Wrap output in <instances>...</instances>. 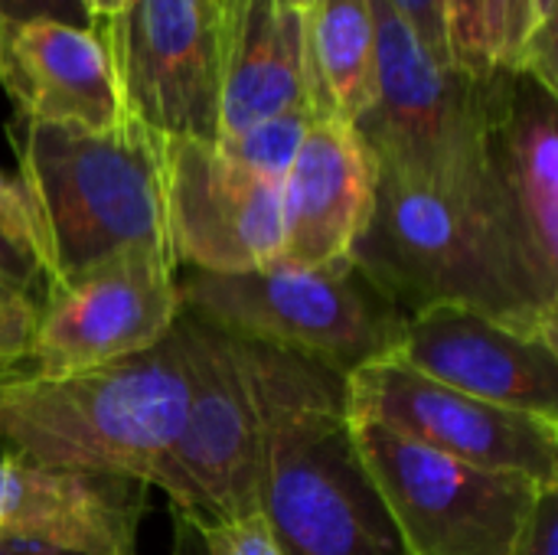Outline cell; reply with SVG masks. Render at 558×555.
<instances>
[{
	"instance_id": "1",
	"label": "cell",
	"mask_w": 558,
	"mask_h": 555,
	"mask_svg": "<svg viewBox=\"0 0 558 555\" xmlns=\"http://www.w3.org/2000/svg\"><path fill=\"white\" fill-rule=\"evenodd\" d=\"M173 327L186 363V412L150 487H160L196 530L255 517L271 422L291 406L347 389V379L190 311H180Z\"/></svg>"
},
{
	"instance_id": "2",
	"label": "cell",
	"mask_w": 558,
	"mask_h": 555,
	"mask_svg": "<svg viewBox=\"0 0 558 555\" xmlns=\"http://www.w3.org/2000/svg\"><path fill=\"white\" fill-rule=\"evenodd\" d=\"M350 258L405 314L461 304L558 343V298L510 245L494 190L451 196L376 177L373 213Z\"/></svg>"
},
{
	"instance_id": "3",
	"label": "cell",
	"mask_w": 558,
	"mask_h": 555,
	"mask_svg": "<svg viewBox=\"0 0 558 555\" xmlns=\"http://www.w3.org/2000/svg\"><path fill=\"white\" fill-rule=\"evenodd\" d=\"M186 412L177 327L150 350L62 376L29 366L0 386V448L39 468L150 487Z\"/></svg>"
},
{
	"instance_id": "4",
	"label": "cell",
	"mask_w": 558,
	"mask_h": 555,
	"mask_svg": "<svg viewBox=\"0 0 558 555\" xmlns=\"http://www.w3.org/2000/svg\"><path fill=\"white\" fill-rule=\"evenodd\" d=\"M16 183L46 285L137 245H167L163 137L131 114L111 131L23 121Z\"/></svg>"
},
{
	"instance_id": "5",
	"label": "cell",
	"mask_w": 558,
	"mask_h": 555,
	"mask_svg": "<svg viewBox=\"0 0 558 555\" xmlns=\"http://www.w3.org/2000/svg\"><path fill=\"white\" fill-rule=\"evenodd\" d=\"M376 13V98L353 124L376 177L471 196L490 190V134L507 79H471L438 62L386 0Z\"/></svg>"
},
{
	"instance_id": "6",
	"label": "cell",
	"mask_w": 558,
	"mask_h": 555,
	"mask_svg": "<svg viewBox=\"0 0 558 555\" xmlns=\"http://www.w3.org/2000/svg\"><path fill=\"white\" fill-rule=\"evenodd\" d=\"M183 311L255 343L304 357L343 379L399 353L409 314L356 265H268L258 272L180 278Z\"/></svg>"
},
{
	"instance_id": "7",
	"label": "cell",
	"mask_w": 558,
	"mask_h": 555,
	"mask_svg": "<svg viewBox=\"0 0 558 555\" xmlns=\"http://www.w3.org/2000/svg\"><path fill=\"white\" fill-rule=\"evenodd\" d=\"M255 517L281 555H409L360 455L347 389L291 406L271 422Z\"/></svg>"
},
{
	"instance_id": "8",
	"label": "cell",
	"mask_w": 558,
	"mask_h": 555,
	"mask_svg": "<svg viewBox=\"0 0 558 555\" xmlns=\"http://www.w3.org/2000/svg\"><path fill=\"white\" fill-rule=\"evenodd\" d=\"M350 422L409 555L517 553L546 487L454 461L369 419Z\"/></svg>"
},
{
	"instance_id": "9",
	"label": "cell",
	"mask_w": 558,
	"mask_h": 555,
	"mask_svg": "<svg viewBox=\"0 0 558 555\" xmlns=\"http://www.w3.org/2000/svg\"><path fill=\"white\" fill-rule=\"evenodd\" d=\"M229 23L232 0H128L98 23L124 114L160 137L216 144Z\"/></svg>"
},
{
	"instance_id": "10",
	"label": "cell",
	"mask_w": 558,
	"mask_h": 555,
	"mask_svg": "<svg viewBox=\"0 0 558 555\" xmlns=\"http://www.w3.org/2000/svg\"><path fill=\"white\" fill-rule=\"evenodd\" d=\"M180 265L167 245H137L46 285L26 366L43 376L95 370L157 347L177 324Z\"/></svg>"
},
{
	"instance_id": "11",
	"label": "cell",
	"mask_w": 558,
	"mask_h": 555,
	"mask_svg": "<svg viewBox=\"0 0 558 555\" xmlns=\"http://www.w3.org/2000/svg\"><path fill=\"white\" fill-rule=\"evenodd\" d=\"M347 412L454 461L558 487V422L441 386L396 357L347 379Z\"/></svg>"
},
{
	"instance_id": "12",
	"label": "cell",
	"mask_w": 558,
	"mask_h": 555,
	"mask_svg": "<svg viewBox=\"0 0 558 555\" xmlns=\"http://www.w3.org/2000/svg\"><path fill=\"white\" fill-rule=\"evenodd\" d=\"M163 236L193 272L268 268L281 255V183L245 173L216 144L163 137Z\"/></svg>"
},
{
	"instance_id": "13",
	"label": "cell",
	"mask_w": 558,
	"mask_h": 555,
	"mask_svg": "<svg viewBox=\"0 0 558 555\" xmlns=\"http://www.w3.org/2000/svg\"><path fill=\"white\" fill-rule=\"evenodd\" d=\"M396 360L474 399L558 422V343L474 307L432 304L409 314Z\"/></svg>"
},
{
	"instance_id": "14",
	"label": "cell",
	"mask_w": 558,
	"mask_h": 555,
	"mask_svg": "<svg viewBox=\"0 0 558 555\" xmlns=\"http://www.w3.org/2000/svg\"><path fill=\"white\" fill-rule=\"evenodd\" d=\"M490 190L500 226L530 268L558 298V92L513 72L490 134Z\"/></svg>"
},
{
	"instance_id": "15",
	"label": "cell",
	"mask_w": 558,
	"mask_h": 555,
	"mask_svg": "<svg viewBox=\"0 0 558 555\" xmlns=\"http://www.w3.org/2000/svg\"><path fill=\"white\" fill-rule=\"evenodd\" d=\"M141 517L144 484L137 481L39 468L0 455V540L88 555H137Z\"/></svg>"
},
{
	"instance_id": "16",
	"label": "cell",
	"mask_w": 558,
	"mask_h": 555,
	"mask_svg": "<svg viewBox=\"0 0 558 555\" xmlns=\"http://www.w3.org/2000/svg\"><path fill=\"white\" fill-rule=\"evenodd\" d=\"M376 200V167L343 121L314 118L281 180V265L350 262Z\"/></svg>"
},
{
	"instance_id": "17",
	"label": "cell",
	"mask_w": 558,
	"mask_h": 555,
	"mask_svg": "<svg viewBox=\"0 0 558 555\" xmlns=\"http://www.w3.org/2000/svg\"><path fill=\"white\" fill-rule=\"evenodd\" d=\"M0 82L23 121L111 131L128 118L111 52L95 26L56 20L10 26Z\"/></svg>"
},
{
	"instance_id": "18",
	"label": "cell",
	"mask_w": 558,
	"mask_h": 555,
	"mask_svg": "<svg viewBox=\"0 0 558 555\" xmlns=\"http://www.w3.org/2000/svg\"><path fill=\"white\" fill-rule=\"evenodd\" d=\"M291 111L314 114L304 13L281 7L278 0H232L219 137H232L252 124Z\"/></svg>"
},
{
	"instance_id": "19",
	"label": "cell",
	"mask_w": 558,
	"mask_h": 555,
	"mask_svg": "<svg viewBox=\"0 0 558 555\" xmlns=\"http://www.w3.org/2000/svg\"><path fill=\"white\" fill-rule=\"evenodd\" d=\"M304 52L314 118L353 128L376 98L373 0H311L304 10Z\"/></svg>"
},
{
	"instance_id": "20",
	"label": "cell",
	"mask_w": 558,
	"mask_h": 555,
	"mask_svg": "<svg viewBox=\"0 0 558 555\" xmlns=\"http://www.w3.org/2000/svg\"><path fill=\"white\" fill-rule=\"evenodd\" d=\"M539 29L556 26L539 23L536 0H445L448 56L471 79L520 72Z\"/></svg>"
},
{
	"instance_id": "21",
	"label": "cell",
	"mask_w": 558,
	"mask_h": 555,
	"mask_svg": "<svg viewBox=\"0 0 558 555\" xmlns=\"http://www.w3.org/2000/svg\"><path fill=\"white\" fill-rule=\"evenodd\" d=\"M314 114L311 111H291V114H278L268 118L262 124H252L232 137H219L216 147L219 154H226L235 167H242L245 173H255L262 180L281 183L307 128H311Z\"/></svg>"
},
{
	"instance_id": "22",
	"label": "cell",
	"mask_w": 558,
	"mask_h": 555,
	"mask_svg": "<svg viewBox=\"0 0 558 555\" xmlns=\"http://www.w3.org/2000/svg\"><path fill=\"white\" fill-rule=\"evenodd\" d=\"M39 281L43 268L33 249L29 219L0 206V291L33 301V288Z\"/></svg>"
},
{
	"instance_id": "23",
	"label": "cell",
	"mask_w": 558,
	"mask_h": 555,
	"mask_svg": "<svg viewBox=\"0 0 558 555\" xmlns=\"http://www.w3.org/2000/svg\"><path fill=\"white\" fill-rule=\"evenodd\" d=\"M196 533L203 536L206 555H281L258 517L199 527Z\"/></svg>"
},
{
	"instance_id": "24",
	"label": "cell",
	"mask_w": 558,
	"mask_h": 555,
	"mask_svg": "<svg viewBox=\"0 0 558 555\" xmlns=\"http://www.w3.org/2000/svg\"><path fill=\"white\" fill-rule=\"evenodd\" d=\"M386 3L438 62L451 65L448 36H445V0H386Z\"/></svg>"
},
{
	"instance_id": "25",
	"label": "cell",
	"mask_w": 558,
	"mask_h": 555,
	"mask_svg": "<svg viewBox=\"0 0 558 555\" xmlns=\"http://www.w3.org/2000/svg\"><path fill=\"white\" fill-rule=\"evenodd\" d=\"M0 16L10 26L36 23V20H56L69 26H88V16L78 0H0Z\"/></svg>"
},
{
	"instance_id": "26",
	"label": "cell",
	"mask_w": 558,
	"mask_h": 555,
	"mask_svg": "<svg viewBox=\"0 0 558 555\" xmlns=\"http://www.w3.org/2000/svg\"><path fill=\"white\" fill-rule=\"evenodd\" d=\"M513 555H558V491H546Z\"/></svg>"
},
{
	"instance_id": "27",
	"label": "cell",
	"mask_w": 558,
	"mask_h": 555,
	"mask_svg": "<svg viewBox=\"0 0 558 555\" xmlns=\"http://www.w3.org/2000/svg\"><path fill=\"white\" fill-rule=\"evenodd\" d=\"M78 3H82V10L88 16V26L108 23V20H114L128 7V0H78Z\"/></svg>"
},
{
	"instance_id": "28",
	"label": "cell",
	"mask_w": 558,
	"mask_h": 555,
	"mask_svg": "<svg viewBox=\"0 0 558 555\" xmlns=\"http://www.w3.org/2000/svg\"><path fill=\"white\" fill-rule=\"evenodd\" d=\"M0 206H7V209H13V213H20V216H26V219H29V213H26V200H23V190H20V183H16V180H10L7 173H0Z\"/></svg>"
},
{
	"instance_id": "29",
	"label": "cell",
	"mask_w": 558,
	"mask_h": 555,
	"mask_svg": "<svg viewBox=\"0 0 558 555\" xmlns=\"http://www.w3.org/2000/svg\"><path fill=\"white\" fill-rule=\"evenodd\" d=\"M536 13H539V23L543 26H556L558 0H536Z\"/></svg>"
},
{
	"instance_id": "30",
	"label": "cell",
	"mask_w": 558,
	"mask_h": 555,
	"mask_svg": "<svg viewBox=\"0 0 558 555\" xmlns=\"http://www.w3.org/2000/svg\"><path fill=\"white\" fill-rule=\"evenodd\" d=\"M20 555H88V553H75V550H49V546H29V543H23V546H20Z\"/></svg>"
},
{
	"instance_id": "31",
	"label": "cell",
	"mask_w": 558,
	"mask_h": 555,
	"mask_svg": "<svg viewBox=\"0 0 558 555\" xmlns=\"http://www.w3.org/2000/svg\"><path fill=\"white\" fill-rule=\"evenodd\" d=\"M20 370H26V363H0V386H3L10 376H16Z\"/></svg>"
},
{
	"instance_id": "32",
	"label": "cell",
	"mask_w": 558,
	"mask_h": 555,
	"mask_svg": "<svg viewBox=\"0 0 558 555\" xmlns=\"http://www.w3.org/2000/svg\"><path fill=\"white\" fill-rule=\"evenodd\" d=\"M23 543H13V540H0V555H20Z\"/></svg>"
},
{
	"instance_id": "33",
	"label": "cell",
	"mask_w": 558,
	"mask_h": 555,
	"mask_svg": "<svg viewBox=\"0 0 558 555\" xmlns=\"http://www.w3.org/2000/svg\"><path fill=\"white\" fill-rule=\"evenodd\" d=\"M278 3H281V7H288V10H301V13L311 7V0H278Z\"/></svg>"
},
{
	"instance_id": "34",
	"label": "cell",
	"mask_w": 558,
	"mask_h": 555,
	"mask_svg": "<svg viewBox=\"0 0 558 555\" xmlns=\"http://www.w3.org/2000/svg\"><path fill=\"white\" fill-rule=\"evenodd\" d=\"M3 39H7V23L0 16V65H3Z\"/></svg>"
}]
</instances>
